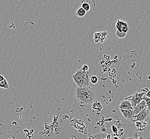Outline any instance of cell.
Instances as JSON below:
<instances>
[{"instance_id": "obj_1", "label": "cell", "mask_w": 150, "mask_h": 139, "mask_svg": "<svg viewBox=\"0 0 150 139\" xmlns=\"http://www.w3.org/2000/svg\"><path fill=\"white\" fill-rule=\"evenodd\" d=\"M76 97L81 103L87 104H93L95 99V89L89 86L76 87Z\"/></svg>"}, {"instance_id": "obj_2", "label": "cell", "mask_w": 150, "mask_h": 139, "mask_svg": "<svg viewBox=\"0 0 150 139\" xmlns=\"http://www.w3.org/2000/svg\"><path fill=\"white\" fill-rule=\"evenodd\" d=\"M72 78L77 87L89 86L90 77L88 72L84 71L82 69L79 70L72 76Z\"/></svg>"}, {"instance_id": "obj_3", "label": "cell", "mask_w": 150, "mask_h": 139, "mask_svg": "<svg viewBox=\"0 0 150 139\" xmlns=\"http://www.w3.org/2000/svg\"><path fill=\"white\" fill-rule=\"evenodd\" d=\"M145 94H146L145 92H140V93L137 92V93H136L135 94H134L132 96L127 97L126 98V100H128L130 101V102L131 103V104L132 106V108L134 109L135 106L143 100V97Z\"/></svg>"}, {"instance_id": "obj_4", "label": "cell", "mask_w": 150, "mask_h": 139, "mask_svg": "<svg viewBox=\"0 0 150 139\" xmlns=\"http://www.w3.org/2000/svg\"><path fill=\"white\" fill-rule=\"evenodd\" d=\"M149 115V111L146 107L138 115L135 116V122L136 121H144L147 119Z\"/></svg>"}, {"instance_id": "obj_5", "label": "cell", "mask_w": 150, "mask_h": 139, "mask_svg": "<svg viewBox=\"0 0 150 139\" xmlns=\"http://www.w3.org/2000/svg\"><path fill=\"white\" fill-rule=\"evenodd\" d=\"M116 28L120 32L126 33L128 31V26L125 21L118 20L116 23Z\"/></svg>"}, {"instance_id": "obj_6", "label": "cell", "mask_w": 150, "mask_h": 139, "mask_svg": "<svg viewBox=\"0 0 150 139\" xmlns=\"http://www.w3.org/2000/svg\"><path fill=\"white\" fill-rule=\"evenodd\" d=\"M108 35V33L106 32H96L93 35V40L95 43H103L105 40L106 36Z\"/></svg>"}, {"instance_id": "obj_7", "label": "cell", "mask_w": 150, "mask_h": 139, "mask_svg": "<svg viewBox=\"0 0 150 139\" xmlns=\"http://www.w3.org/2000/svg\"><path fill=\"white\" fill-rule=\"evenodd\" d=\"M120 111L125 118L129 119L131 121L135 122V116L134 115V110H122L120 109Z\"/></svg>"}, {"instance_id": "obj_8", "label": "cell", "mask_w": 150, "mask_h": 139, "mask_svg": "<svg viewBox=\"0 0 150 139\" xmlns=\"http://www.w3.org/2000/svg\"><path fill=\"white\" fill-rule=\"evenodd\" d=\"M145 108H146V102L144 100H143L140 103H138L134 109L135 116L138 115V113L142 111Z\"/></svg>"}, {"instance_id": "obj_9", "label": "cell", "mask_w": 150, "mask_h": 139, "mask_svg": "<svg viewBox=\"0 0 150 139\" xmlns=\"http://www.w3.org/2000/svg\"><path fill=\"white\" fill-rule=\"evenodd\" d=\"M119 109L122 110H134L130 101L126 100L123 101L121 103L119 106Z\"/></svg>"}, {"instance_id": "obj_10", "label": "cell", "mask_w": 150, "mask_h": 139, "mask_svg": "<svg viewBox=\"0 0 150 139\" xmlns=\"http://www.w3.org/2000/svg\"><path fill=\"white\" fill-rule=\"evenodd\" d=\"M86 13H87V12L84 10V9L82 8L81 6L79 7L78 9H77L76 11L75 12L76 16L80 18L84 17V16L86 15Z\"/></svg>"}, {"instance_id": "obj_11", "label": "cell", "mask_w": 150, "mask_h": 139, "mask_svg": "<svg viewBox=\"0 0 150 139\" xmlns=\"http://www.w3.org/2000/svg\"><path fill=\"white\" fill-rule=\"evenodd\" d=\"M0 88L6 89H9V83H8V81L6 80V79L4 78V79L2 80V82H0Z\"/></svg>"}, {"instance_id": "obj_12", "label": "cell", "mask_w": 150, "mask_h": 139, "mask_svg": "<svg viewBox=\"0 0 150 139\" xmlns=\"http://www.w3.org/2000/svg\"><path fill=\"white\" fill-rule=\"evenodd\" d=\"M102 106L100 102H94L93 103V109L98 111H101L102 109Z\"/></svg>"}, {"instance_id": "obj_13", "label": "cell", "mask_w": 150, "mask_h": 139, "mask_svg": "<svg viewBox=\"0 0 150 139\" xmlns=\"http://www.w3.org/2000/svg\"><path fill=\"white\" fill-rule=\"evenodd\" d=\"M143 100H144L145 102H146V107L147 108V110L149 111H150V99L147 98V97L145 96L144 95V96L143 97Z\"/></svg>"}, {"instance_id": "obj_14", "label": "cell", "mask_w": 150, "mask_h": 139, "mask_svg": "<svg viewBox=\"0 0 150 139\" xmlns=\"http://www.w3.org/2000/svg\"><path fill=\"white\" fill-rule=\"evenodd\" d=\"M81 8L84 9V10L87 12L88 11H89L90 9V4L89 3L87 2H84L81 4Z\"/></svg>"}, {"instance_id": "obj_15", "label": "cell", "mask_w": 150, "mask_h": 139, "mask_svg": "<svg viewBox=\"0 0 150 139\" xmlns=\"http://www.w3.org/2000/svg\"><path fill=\"white\" fill-rule=\"evenodd\" d=\"M90 82L93 84H96L98 82V78L96 76H91L90 77Z\"/></svg>"}, {"instance_id": "obj_16", "label": "cell", "mask_w": 150, "mask_h": 139, "mask_svg": "<svg viewBox=\"0 0 150 139\" xmlns=\"http://www.w3.org/2000/svg\"><path fill=\"white\" fill-rule=\"evenodd\" d=\"M116 34H117V37H118L119 38H120V39L123 38H125V37L126 36V33L120 32H119L118 30H117V32H116Z\"/></svg>"}, {"instance_id": "obj_17", "label": "cell", "mask_w": 150, "mask_h": 139, "mask_svg": "<svg viewBox=\"0 0 150 139\" xmlns=\"http://www.w3.org/2000/svg\"><path fill=\"white\" fill-rule=\"evenodd\" d=\"M81 69L83 71L87 72L89 70V67L88 65H87L86 64H84V65H83V67H82Z\"/></svg>"}, {"instance_id": "obj_18", "label": "cell", "mask_w": 150, "mask_h": 139, "mask_svg": "<svg viewBox=\"0 0 150 139\" xmlns=\"http://www.w3.org/2000/svg\"><path fill=\"white\" fill-rule=\"evenodd\" d=\"M145 96L146 97H147V98H149L150 99V90L149 91H148L147 93L145 94Z\"/></svg>"}, {"instance_id": "obj_19", "label": "cell", "mask_w": 150, "mask_h": 139, "mask_svg": "<svg viewBox=\"0 0 150 139\" xmlns=\"http://www.w3.org/2000/svg\"><path fill=\"white\" fill-rule=\"evenodd\" d=\"M4 78H4V76L0 74V82H2V80H3L4 79Z\"/></svg>"}]
</instances>
